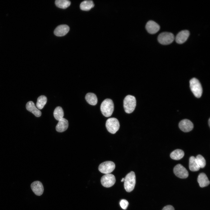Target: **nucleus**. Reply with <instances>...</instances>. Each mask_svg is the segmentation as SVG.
<instances>
[{"instance_id":"23","label":"nucleus","mask_w":210,"mask_h":210,"mask_svg":"<svg viewBox=\"0 0 210 210\" xmlns=\"http://www.w3.org/2000/svg\"><path fill=\"white\" fill-rule=\"evenodd\" d=\"M47 102V98L44 95H41L37 99L36 106L38 109H42Z\"/></svg>"},{"instance_id":"4","label":"nucleus","mask_w":210,"mask_h":210,"mask_svg":"<svg viewBox=\"0 0 210 210\" xmlns=\"http://www.w3.org/2000/svg\"><path fill=\"white\" fill-rule=\"evenodd\" d=\"M190 86L191 91L195 97L199 98L201 96L202 88L198 79L195 78L191 79L190 81Z\"/></svg>"},{"instance_id":"14","label":"nucleus","mask_w":210,"mask_h":210,"mask_svg":"<svg viewBox=\"0 0 210 210\" xmlns=\"http://www.w3.org/2000/svg\"><path fill=\"white\" fill-rule=\"evenodd\" d=\"M69 30V27L67 25L62 24L59 25L55 29L54 34L58 36H62L66 35Z\"/></svg>"},{"instance_id":"24","label":"nucleus","mask_w":210,"mask_h":210,"mask_svg":"<svg viewBox=\"0 0 210 210\" xmlns=\"http://www.w3.org/2000/svg\"><path fill=\"white\" fill-rule=\"evenodd\" d=\"M55 3L57 7L62 9L66 8L71 4L70 1L67 0H56Z\"/></svg>"},{"instance_id":"15","label":"nucleus","mask_w":210,"mask_h":210,"mask_svg":"<svg viewBox=\"0 0 210 210\" xmlns=\"http://www.w3.org/2000/svg\"><path fill=\"white\" fill-rule=\"evenodd\" d=\"M26 108L28 111L32 113L36 117H39L41 115V111L36 107L34 103L32 101H29L27 103Z\"/></svg>"},{"instance_id":"3","label":"nucleus","mask_w":210,"mask_h":210,"mask_svg":"<svg viewBox=\"0 0 210 210\" xmlns=\"http://www.w3.org/2000/svg\"><path fill=\"white\" fill-rule=\"evenodd\" d=\"M136 105L135 97L128 95L125 98L123 101V106L125 112L128 113L132 112L134 110Z\"/></svg>"},{"instance_id":"18","label":"nucleus","mask_w":210,"mask_h":210,"mask_svg":"<svg viewBox=\"0 0 210 210\" xmlns=\"http://www.w3.org/2000/svg\"><path fill=\"white\" fill-rule=\"evenodd\" d=\"M85 99L88 104L92 105H96L97 102V98L96 95L92 93H87L85 96Z\"/></svg>"},{"instance_id":"16","label":"nucleus","mask_w":210,"mask_h":210,"mask_svg":"<svg viewBox=\"0 0 210 210\" xmlns=\"http://www.w3.org/2000/svg\"><path fill=\"white\" fill-rule=\"evenodd\" d=\"M68 126V121L63 118L59 120L56 127V130L57 132H63L67 129Z\"/></svg>"},{"instance_id":"17","label":"nucleus","mask_w":210,"mask_h":210,"mask_svg":"<svg viewBox=\"0 0 210 210\" xmlns=\"http://www.w3.org/2000/svg\"><path fill=\"white\" fill-rule=\"evenodd\" d=\"M197 181L200 186L202 188L208 186L210 183V181L206 174L204 173H200L198 176Z\"/></svg>"},{"instance_id":"27","label":"nucleus","mask_w":210,"mask_h":210,"mask_svg":"<svg viewBox=\"0 0 210 210\" xmlns=\"http://www.w3.org/2000/svg\"><path fill=\"white\" fill-rule=\"evenodd\" d=\"M162 210H175L174 207L172 205H168L165 206Z\"/></svg>"},{"instance_id":"11","label":"nucleus","mask_w":210,"mask_h":210,"mask_svg":"<svg viewBox=\"0 0 210 210\" xmlns=\"http://www.w3.org/2000/svg\"><path fill=\"white\" fill-rule=\"evenodd\" d=\"M178 126L181 130L184 132H188L191 131L194 126L192 122L187 119L181 120L179 122Z\"/></svg>"},{"instance_id":"6","label":"nucleus","mask_w":210,"mask_h":210,"mask_svg":"<svg viewBox=\"0 0 210 210\" xmlns=\"http://www.w3.org/2000/svg\"><path fill=\"white\" fill-rule=\"evenodd\" d=\"M106 126L107 130L109 132L114 134L119 130L120 124L117 118H111L107 120L106 123Z\"/></svg>"},{"instance_id":"12","label":"nucleus","mask_w":210,"mask_h":210,"mask_svg":"<svg viewBox=\"0 0 210 210\" xmlns=\"http://www.w3.org/2000/svg\"><path fill=\"white\" fill-rule=\"evenodd\" d=\"M145 27L147 32L151 34L156 33L158 32L160 28V27L158 24L151 20L147 22Z\"/></svg>"},{"instance_id":"29","label":"nucleus","mask_w":210,"mask_h":210,"mask_svg":"<svg viewBox=\"0 0 210 210\" xmlns=\"http://www.w3.org/2000/svg\"><path fill=\"white\" fill-rule=\"evenodd\" d=\"M124 178H123L121 180V181L122 182H123V181L124 182Z\"/></svg>"},{"instance_id":"25","label":"nucleus","mask_w":210,"mask_h":210,"mask_svg":"<svg viewBox=\"0 0 210 210\" xmlns=\"http://www.w3.org/2000/svg\"><path fill=\"white\" fill-rule=\"evenodd\" d=\"M195 158L196 161L200 168L204 167L206 164V162L204 157L200 155H198Z\"/></svg>"},{"instance_id":"1","label":"nucleus","mask_w":210,"mask_h":210,"mask_svg":"<svg viewBox=\"0 0 210 210\" xmlns=\"http://www.w3.org/2000/svg\"><path fill=\"white\" fill-rule=\"evenodd\" d=\"M114 108L112 100L109 99H105L102 102L100 109L103 115L106 117L110 116L112 114Z\"/></svg>"},{"instance_id":"21","label":"nucleus","mask_w":210,"mask_h":210,"mask_svg":"<svg viewBox=\"0 0 210 210\" xmlns=\"http://www.w3.org/2000/svg\"><path fill=\"white\" fill-rule=\"evenodd\" d=\"M189 168L190 170L192 172L198 171L200 168L196 161L195 158L193 156L190 158Z\"/></svg>"},{"instance_id":"9","label":"nucleus","mask_w":210,"mask_h":210,"mask_svg":"<svg viewBox=\"0 0 210 210\" xmlns=\"http://www.w3.org/2000/svg\"><path fill=\"white\" fill-rule=\"evenodd\" d=\"M174 172L177 177L185 178L188 176V172L186 168L180 164L176 165L174 168Z\"/></svg>"},{"instance_id":"2","label":"nucleus","mask_w":210,"mask_h":210,"mask_svg":"<svg viewBox=\"0 0 210 210\" xmlns=\"http://www.w3.org/2000/svg\"><path fill=\"white\" fill-rule=\"evenodd\" d=\"M135 184V175L134 172L131 171L128 173L124 178V188L127 192H131L134 189Z\"/></svg>"},{"instance_id":"28","label":"nucleus","mask_w":210,"mask_h":210,"mask_svg":"<svg viewBox=\"0 0 210 210\" xmlns=\"http://www.w3.org/2000/svg\"><path fill=\"white\" fill-rule=\"evenodd\" d=\"M208 123H209V126H210V118L208 120Z\"/></svg>"},{"instance_id":"5","label":"nucleus","mask_w":210,"mask_h":210,"mask_svg":"<svg viewBox=\"0 0 210 210\" xmlns=\"http://www.w3.org/2000/svg\"><path fill=\"white\" fill-rule=\"evenodd\" d=\"M175 39L174 35L172 33L164 32L160 33L158 37V42L163 45L171 43Z\"/></svg>"},{"instance_id":"10","label":"nucleus","mask_w":210,"mask_h":210,"mask_svg":"<svg viewBox=\"0 0 210 210\" xmlns=\"http://www.w3.org/2000/svg\"><path fill=\"white\" fill-rule=\"evenodd\" d=\"M190 32L188 30H181L176 36L175 38V41L178 44H183L187 41Z\"/></svg>"},{"instance_id":"22","label":"nucleus","mask_w":210,"mask_h":210,"mask_svg":"<svg viewBox=\"0 0 210 210\" xmlns=\"http://www.w3.org/2000/svg\"><path fill=\"white\" fill-rule=\"evenodd\" d=\"M53 115L55 119L59 120L63 118L64 113L62 108L60 106L57 107L54 111Z\"/></svg>"},{"instance_id":"26","label":"nucleus","mask_w":210,"mask_h":210,"mask_svg":"<svg viewBox=\"0 0 210 210\" xmlns=\"http://www.w3.org/2000/svg\"><path fill=\"white\" fill-rule=\"evenodd\" d=\"M120 204L121 207L123 209H126L129 204L128 202L125 199H122L120 202Z\"/></svg>"},{"instance_id":"13","label":"nucleus","mask_w":210,"mask_h":210,"mask_svg":"<svg viewBox=\"0 0 210 210\" xmlns=\"http://www.w3.org/2000/svg\"><path fill=\"white\" fill-rule=\"evenodd\" d=\"M31 187L32 190L36 195L40 196L42 194L44 188L41 182L39 181H34L31 184Z\"/></svg>"},{"instance_id":"8","label":"nucleus","mask_w":210,"mask_h":210,"mask_svg":"<svg viewBox=\"0 0 210 210\" xmlns=\"http://www.w3.org/2000/svg\"><path fill=\"white\" fill-rule=\"evenodd\" d=\"M116 178L113 174H105L101 178V182L102 184L106 188L110 187L113 186L116 182Z\"/></svg>"},{"instance_id":"7","label":"nucleus","mask_w":210,"mask_h":210,"mask_svg":"<svg viewBox=\"0 0 210 210\" xmlns=\"http://www.w3.org/2000/svg\"><path fill=\"white\" fill-rule=\"evenodd\" d=\"M115 164L111 161H106L101 163L99 166L98 169L101 173L105 174H110L115 169Z\"/></svg>"},{"instance_id":"19","label":"nucleus","mask_w":210,"mask_h":210,"mask_svg":"<svg viewBox=\"0 0 210 210\" xmlns=\"http://www.w3.org/2000/svg\"><path fill=\"white\" fill-rule=\"evenodd\" d=\"M184 155V153L183 150L180 149H177L171 153L170 156L172 159L178 160L182 158Z\"/></svg>"},{"instance_id":"20","label":"nucleus","mask_w":210,"mask_h":210,"mask_svg":"<svg viewBox=\"0 0 210 210\" xmlns=\"http://www.w3.org/2000/svg\"><path fill=\"white\" fill-rule=\"evenodd\" d=\"M94 6L93 1L91 0H86L82 2L80 5V9L84 11H88Z\"/></svg>"}]
</instances>
